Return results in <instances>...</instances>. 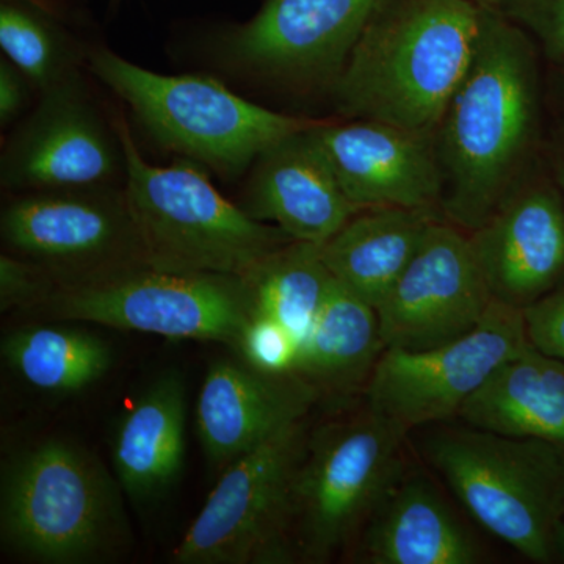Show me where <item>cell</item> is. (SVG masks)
Segmentation results:
<instances>
[{
  "mask_svg": "<svg viewBox=\"0 0 564 564\" xmlns=\"http://www.w3.org/2000/svg\"><path fill=\"white\" fill-rule=\"evenodd\" d=\"M315 404H321L317 391L300 375L265 373L242 359H218L207 370L196 403L204 455L223 470L304 421Z\"/></svg>",
  "mask_w": 564,
  "mask_h": 564,
  "instance_id": "17",
  "label": "cell"
},
{
  "mask_svg": "<svg viewBox=\"0 0 564 564\" xmlns=\"http://www.w3.org/2000/svg\"><path fill=\"white\" fill-rule=\"evenodd\" d=\"M43 93L3 154V184L36 192L101 188L124 165L120 140L115 143L73 77Z\"/></svg>",
  "mask_w": 564,
  "mask_h": 564,
  "instance_id": "15",
  "label": "cell"
},
{
  "mask_svg": "<svg viewBox=\"0 0 564 564\" xmlns=\"http://www.w3.org/2000/svg\"><path fill=\"white\" fill-rule=\"evenodd\" d=\"M489 9L473 0H381L333 82L337 109L436 137Z\"/></svg>",
  "mask_w": 564,
  "mask_h": 564,
  "instance_id": "2",
  "label": "cell"
},
{
  "mask_svg": "<svg viewBox=\"0 0 564 564\" xmlns=\"http://www.w3.org/2000/svg\"><path fill=\"white\" fill-rule=\"evenodd\" d=\"M423 454L475 521L533 563L556 562L564 452L538 440L445 426Z\"/></svg>",
  "mask_w": 564,
  "mask_h": 564,
  "instance_id": "5",
  "label": "cell"
},
{
  "mask_svg": "<svg viewBox=\"0 0 564 564\" xmlns=\"http://www.w3.org/2000/svg\"><path fill=\"white\" fill-rule=\"evenodd\" d=\"M540 74L532 36L489 9L473 62L436 132L443 217L473 232L534 165Z\"/></svg>",
  "mask_w": 564,
  "mask_h": 564,
  "instance_id": "1",
  "label": "cell"
},
{
  "mask_svg": "<svg viewBox=\"0 0 564 564\" xmlns=\"http://www.w3.org/2000/svg\"><path fill=\"white\" fill-rule=\"evenodd\" d=\"M384 350L377 310L334 278L295 373L313 386L321 403L343 406L364 397Z\"/></svg>",
  "mask_w": 564,
  "mask_h": 564,
  "instance_id": "21",
  "label": "cell"
},
{
  "mask_svg": "<svg viewBox=\"0 0 564 564\" xmlns=\"http://www.w3.org/2000/svg\"><path fill=\"white\" fill-rule=\"evenodd\" d=\"M522 314L530 344L564 361V280Z\"/></svg>",
  "mask_w": 564,
  "mask_h": 564,
  "instance_id": "29",
  "label": "cell"
},
{
  "mask_svg": "<svg viewBox=\"0 0 564 564\" xmlns=\"http://www.w3.org/2000/svg\"><path fill=\"white\" fill-rule=\"evenodd\" d=\"M408 433L367 403L359 413L310 432L293 489L296 562L328 563L351 551L406 467Z\"/></svg>",
  "mask_w": 564,
  "mask_h": 564,
  "instance_id": "6",
  "label": "cell"
},
{
  "mask_svg": "<svg viewBox=\"0 0 564 564\" xmlns=\"http://www.w3.org/2000/svg\"><path fill=\"white\" fill-rule=\"evenodd\" d=\"M0 348L11 372L50 393L85 391L113 364L110 344L84 329L25 326L6 334Z\"/></svg>",
  "mask_w": 564,
  "mask_h": 564,
  "instance_id": "24",
  "label": "cell"
},
{
  "mask_svg": "<svg viewBox=\"0 0 564 564\" xmlns=\"http://www.w3.org/2000/svg\"><path fill=\"white\" fill-rule=\"evenodd\" d=\"M381 0H265L231 39L237 62L292 84L337 79Z\"/></svg>",
  "mask_w": 564,
  "mask_h": 564,
  "instance_id": "14",
  "label": "cell"
},
{
  "mask_svg": "<svg viewBox=\"0 0 564 564\" xmlns=\"http://www.w3.org/2000/svg\"><path fill=\"white\" fill-rule=\"evenodd\" d=\"M0 46L10 62L43 91L69 77L54 31L41 18L13 3L0 7Z\"/></svg>",
  "mask_w": 564,
  "mask_h": 564,
  "instance_id": "26",
  "label": "cell"
},
{
  "mask_svg": "<svg viewBox=\"0 0 564 564\" xmlns=\"http://www.w3.org/2000/svg\"><path fill=\"white\" fill-rule=\"evenodd\" d=\"M0 229L14 251L61 269L87 270L84 280L144 265L124 193H33L3 209Z\"/></svg>",
  "mask_w": 564,
  "mask_h": 564,
  "instance_id": "12",
  "label": "cell"
},
{
  "mask_svg": "<svg viewBox=\"0 0 564 564\" xmlns=\"http://www.w3.org/2000/svg\"><path fill=\"white\" fill-rule=\"evenodd\" d=\"M366 564H477L485 554L443 494L404 467L350 551Z\"/></svg>",
  "mask_w": 564,
  "mask_h": 564,
  "instance_id": "19",
  "label": "cell"
},
{
  "mask_svg": "<svg viewBox=\"0 0 564 564\" xmlns=\"http://www.w3.org/2000/svg\"><path fill=\"white\" fill-rule=\"evenodd\" d=\"M556 562L564 563V519L556 534Z\"/></svg>",
  "mask_w": 564,
  "mask_h": 564,
  "instance_id": "33",
  "label": "cell"
},
{
  "mask_svg": "<svg viewBox=\"0 0 564 564\" xmlns=\"http://www.w3.org/2000/svg\"><path fill=\"white\" fill-rule=\"evenodd\" d=\"M441 217L440 212L402 207L356 212L321 245L323 262L337 281L377 310Z\"/></svg>",
  "mask_w": 564,
  "mask_h": 564,
  "instance_id": "23",
  "label": "cell"
},
{
  "mask_svg": "<svg viewBox=\"0 0 564 564\" xmlns=\"http://www.w3.org/2000/svg\"><path fill=\"white\" fill-rule=\"evenodd\" d=\"M313 128L284 137L256 159L243 209L296 242L323 245L362 209L345 195Z\"/></svg>",
  "mask_w": 564,
  "mask_h": 564,
  "instance_id": "18",
  "label": "cell"
},
{
  "mask_svg": "<svg viewBox=\"0 0 564 564\" xmlns=\"http://www.w3.org/2000/svg\"><path fill=\"white\" fill-rule=\"evenodd\" d=\"M306 419L225 467L172 554L176 564H285L293 547V489Z\"/></svg>",
  "mask_w": 564,
  "mask_h": 564,
  "instance_id": "9",
  "label": "cell"
},
{
  "mask_svg": "<svg viewBox=\"0 0 564 564\" xmlns=\"http://www.w3.org/2000/svg\"><path fill=\"white\" fill-rule=\"evenodd\" d=\"M187 383L166 370L139 393L122 414L111 443L113 473L135 503L163 499L180 480L185 463Z\"/></svg>",
  "mask_w": 564,
  "mask_h": 564,
  "instance_id": "20",
  "label": "cell"
},
{
  "mask_svg": "<svg viewBox=\"0 0 564 564\" xmlns=\"http://www.w3.org/2000/svg\"><path fill=\"white\" fill-rule=\"evenodd\" d=\"M300 348L302 344L281 323L252 315L234 350L243 362L261 372L284 375L295 373Z\"/></svg>",
  "mask_w": 564,
  "mask_h": 564,
  "instance_id": "27",
  "label": "cell"
},
{
  "mask_svg": "<svg viewBox=\"0 0 564 564\" xmlns=\"http://www.w3.org/2000/svg\"><path fill=\"white\" fill-rule=\"evenodd\" d=\"M52 293L44 273L32 263L13 256H0V310L44 304Z\"/></svg>",
  "mask_w": 564,
  "mask_h": 564,
  "instance_id": "30",
  "label": "cell"
},
{
  "mask_svg": "<svg viewBox=\"0 0 564 564\" xmlns=\"http://www.w3.org/2000/svg\"><path fill=\"white\" fill-rule=\"evenodd\" d=\"M334 276L322 259L321 245L285 243L247 278L252 315L281 323L303 344L313 328Z\"/></svg>",
  "mask_w": 564,
  "mask_h": 564,
  "instance_id": "25",
  "label": "cell"
},
{
  "mask_svg": "<svg viewBox=\"0 0 564 564\" xmlns=\"http://www.w3.org/2000/svg\"><path fill=\"white\" fill-rule=\"evenodd\" d=\"M322 144L345 195L358 209L441 212L443 170L436 137L372 120L318 121Z\"/></svg>",
  "mask_w": 564,
  "mask_h": 564,
  "instance_id": "16",
  "label": "cell"
},
{
  "mask_svg": "<svg viewBox=\"0 0 564 564\" xmlns=\"http://www.w3.org/2000/svg\"><path fill=\"white\" fill-rule=\"evenodd\" d=\"M475 3H480V6L485 7H491V9H496L499 7V3L502 2V0H473Z\"/></svg>",
  "mask_w": 564,
  "mask_h": 564,
  "instance_id": "34",
  "label": "cell"
},
{
  "mask_svg": "<svg viewBox=\"0 0 564 564\" xmlns=\"http://www.w3.org/2000/svg\"><path fill=\"white\" fill-rule=\"evenodd\" d=\"M529 345L522 311L492 300L481 322L459 339L421 351L386 348L364 399L408 432L448 421L497 367Z\"/></svg>",
  "mask_w": 564,
  "mask_h": 564,
  "instance_id": "10",
  "label": "cell"
},
{
  "mask_svg": "<svg viewBox=\"0 0 564 564\" xmlns=\"http://www.w3.org/2000/svg\"><path fill=\"white\" fill-rule=\"evenodd\" d=\"M469 236L497 302L524 311L564 280V199L534 165Z\"/></svg>",
  "mask_w": 564,
  "mask_h": 564,
  "instance_id": "13",
  "label": "cell"
},
{
  "mask_svg": "<svg viewBox=\"0 0 564 564\" xmlns=\"http://www.w3.org/2000/svg\"><path fill=\"white\" fill-rule=\"evenodd\" d=\"M21 70L13 63H0V120L2 124L13 120L25 99Z\"/></svg>",
  "mask_w": 564,
  "mask_h": 564,
  "instance_id": "31",
  "label": "cell"
},
{
  "mask_svg": "<svg viewBox=\"0 0 564 564\" xmlns=\"http://www.w3.org/2000/svg\"><path fill=\"white\" fill-rule=\"evenodd\" d=\"M124 496L117 475L87 447L43 441L2 464V544L32 563L118 562L133 545Z\"/></svg>",
  "mask_w": 564,
  "mask_h": 564,
  "instance_id": "3",
  "label": "cell"
},
{
  "mask_svg": "<svg viewBox=\"0 0 564 564\" xmlns=\"http://www.w3.org/2000/svg\"><path fill=\"white\" fill-rule=\"evenodd\" d=\"M552 170H554L555 185L564 199V124L555 133L551 150Z\"/></svg>",
  "mask_w": 564,
  "mask_h": 564,
  "instance_id": "32",
  "label": "cell"
},
{
  "mask_svg": "<svg viewBox=\"0 0 564 564\" xmlns=\"http://www.w3.org/2000/svg\"><path fill=\"white\" fill-rule=\"evenodd\" d=\"M44 307L65 321L232 348L252 317L250 285L243 278L147 265L68 282L52 291Z\"/></svg>",
  "mask_w": 564,
  "mask_h": 564,
  "instance_id": "8",
  "label": "cell"
},
{
  "mask_svg": "<svg viewBox=\"0 0 564 564\" xmlns=\"http://www.w3.org/2000/svg\"><path fill=\"white\" fill-rule=\"evenodd\" d=\"M466 425L564 452V361L532 344L494 370L458 414Z\"/></svg>",
  "mask_w": 564,
  "mask_h": 564,
  "instance_id": "22",
  "label": "cell"
},
{
  "mask_svg": "<svg viewBox=\"0 0 564 564\" xmlns=\"http://www.w3.org/2000/svg\"><path fill=\"white\" fill-rule=\"evenodd\" d=\"M469 232L437 218L380 306L386 348L421 351L473 332L492 303Z\"/></svg>",
  "mask_w": 564,
  "mask_h": 564,
  "instance_id": "11",
  "label": "cell"
},
{
  "mask_svg": "<svg viewBox=\"0 0 564 564\" xmlns=\"http://www.w3.org/2000/svg\"><path fill=\"white\" fill-rule=\"evenodd\" d=\"M497 10L536 40L549 61L564 63V0H502Z\"/></svg>",
  "mask_w": 564,
  "mask_h": 564,
  "instance_id": "28",
  "label": "cell"
},
{
  "mask_svg": "<svg viewBox=\"0 0 564 564\" xmlns=\"http://www.w3.org/2000/svg\"><path fill=\"white\" fill-rule=\"evenodd\" d=\"M91 69L166 148L221 173L243 172L267 148L317 122L247 101L209 77L152 73L107 50L93 52Z\"/></svg>",
  "mask_w": 564,
  "mask_h": 564,
  "instance_id": "7",
  "label": "cell"
},
{
  "mask_svg": "<svg viewBox=\"0 0 564 564\" xmlns=\"http://www.w3.org/2000/svg\"><path fill=\"white\" fill-rule=\"evenodd\" d=\"M115 129L124 155L126 203L144 265L247 280L272 252L292 242L276 226L228 202L198 169L151 165L122 118L115 120Z\"/></svg>",
  "mask_w": 564,
  "mask_h": 564,
  "instance_id": "4",
  "label": "cell"
}]
</instances>
